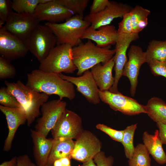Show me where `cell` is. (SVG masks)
I'll use <instances>...</instances> for the list:
<instances>
[{
  "label": "cell",
  "instance_id": "52a82bcc",
  "mask_svg": "<svg viewBox=\"0 0 166 166\" xmlns=\"http://www.w3.org/2000/svg\"><path fill=\"white\" fill-rule=\"evenodd\" d=\"M84 130L81 117L66 109L51 132L54 139L65 138L76 140Z\"/></svg>",
  "mask_w": 166,
  "mask_h": 166
},
{
  "label": "cell",
  "instance_id": "4fadbf2b",
  "mask_svg": "<svg viewBox=\"0 0 166 166\" xmlns=\"http://www.w3.org/2000/svg\"><path fill=\"white\" fill-rule=\"evenodd\" d=\"M139 38L138 34L119 35L115 44V53L113 56L115 72L114 83L109 91L113 93L119 92L118 84L122 76L123 70L127 60V51L131 43Z\"/></svg>",
  "mask_w": 166,
  "mask_h": 166
},
{
  "label": "cell",
  "instance_id": "74e56055",
  "mask_svg": "<svg viewBox=\"0 0 166 166\" xmlns=\"http://www.w3.org/2000/svg\"><path fill=\"white\" fill-rule=\"evenodd\" d=\"M108 0H94L90 9V14H95L104 10L109 4Z\"/></svg>",
  "mask_w": 166,
  "mask_h": 166
},
{
  "label": "cell",
  "instance_id": "277c9868",
  "mask_svg": "<svg viewBox=\"0 0 166 166\" xmlns=\"http://www.w3.org/2000/svg\"><path fill=\"white\" fill-rule=\"evenodd\" d=\"M45 24L49 27L56 36L57 45L67 44L73 47L82 42V36L90 26L83 17L77 15L73 16L63 23L47 22Z\"/></svg>",
  "mask_w": 166,
  "mask_h": 166
},
{
  "label": "cell",
  "instance_id": "f546056e",
  "mask_svg": "<svg viewBox=\"0 0 166 166\" xmlns=\"http://www.w3.org/2000/svg\"><path fill=\"white\" fill-rule=\"evenodd\" d=\"M60 4L77 15L83 18L84 12L87 7L89 0H56Z\"/></svg>",
  "mask_w": 166,
  "mask_h": 166
},
{
  "label": "cell",
  "instance_id": "4dcf8cb0",
  "mask_svg": "<svg viewBox=\"0 0 166 166\" xmlns=\"http://www.w3.org/2000/svg\"><path fill=\"white\" fill-rule=\"evenodd\" d=\"M0 103L1 105L7 107L23 108L16 98L8 91L5 86L0 89Z\"/></svg>",
  "mask_w": 166,
  "mask_h": 166
},
{
  "label": "cell",
  "instance_id": "5bb4252c",
  "mask_svg": "<svg viewBox=\"0 0 166 166\" xmlns=\"http://www.w3.org/2000/svg\"><path fill=\"white\" fill-rule=\"evenodd\" d=\"M128 60L124 67L122 76L127 77L130 84L131 96H135L138 82V76L141 65L146 62L145 52L139 46L132 45L128 53Z\"/></svg>",
  "mask_w": 166,
  "mask_h": 166
},
{
  "label": "cell",
  "instance_id": "d6a6232c",
  "mask_svg": "<svg viewBox=\"0 0 166 166\" xmlns=\"http://www.w3.org/2000/svg\"><path fill=\"white\" fill-rule=\"evenodd\" d=\"M148 64L152 73L154 76H161L166 78V61L152 60Z\"/></svg>",
  "mask_w": 166,
  "mask_h": 166
},
{
  "label": "cell",
  "instance_id": "44dd1931",
  "mask_svg": "<svg viewBox=\"0 0 166 166\" xmlns=\"http://www.w3.org/2000/svg\"><path fill=\"white\" fill-rule=\"evenodd\" d=\"M114 66L113 57L104 65L99 63L91 69V72L100 91L109 90L113 86L114 77L112 72Z\"/></svg>",
  "mask_w": 166,
  "mask_h": 166
},
{
  "label": "cell",
  "instance_id": "484cf974",
  "mask_svg": "<svg viewBox=\"0 0 166 166\" xmlns=\"http://www.w3.org/2000/svg\"><path fill=\"white\" fill-rule=\"evenodd\" d=\"M145 53L148 63L152 60L166 61V40H152L149 43Z\"/></svg>",
  "mask_w": 166,
  "mask_h": 166
},
{
  "label": "cell",
  "instance_id": "7a4b0ae2",
  "mask_svg": "<svg viewBox=\"0 0 166 166\" xmlns=\"http://www.w3.org/2000/svg\"><path fill=\"white\" fill-rule=\"evenodd\" d=\"M109 48L98 47L90 40L73 47V61L78 70L77 75L81 76L96 65L100 63L104 65L109 61L115 53V49Z\"/></svg>",
  "mask_w": 166,
  "mask_h": 166
},
{
  "label": "cell",
  "instance_id": "d590c367",
  "mask_svg": "<svg viewBox=\"0 0 166 166\" xmlns=\"http://www.w3.org/2000/svg\"><path fill=\"white\" fill-rule=\"evenodd\" d=\"M130 12L123 16L122 20L118 24V27L117 30L119 35L133 33Z\"/></svg>",
  "mask_w": 166,
  "mask_h": 166
},
{
  "label": "cell",
  "instance_id": "7bdbcfd3",
  "mask_svg": "<svg viewBox=\"0 0 166 166\" xmlns=\"http://www.w3.org/2000/svg\"><path fill=\"white\" fill-rule=\"evenodd\" d=\"M80 166H97L93 159L83 163Z\"/></svg>",
  "mask_w": 166,
  "mask_h": 166
},
{
  "label": "cell",
  "instance_id": "8d00e7d4",
  "mask_svg": "<svg viewBox=\"0 0 166 166\" xmlns=\"http://www.w3.org/2000/svg\"><path fill=\"white\" fill-rule=\"evenodd\" d=\"M93 160L97 166H112L114 163L113 158L111 156H106L103 151L98 153Z\"/></svg>",
  "mask_w": 166,
  "mask_h": 166
},
{
  "label": "cell",
  "instance_id": "1f68e13d",
  "mask_svg": "<svg viewBox=\"0 0 166 166\" xmlns=\"http://www.w3.org/2000/svg\"><path fill=\"white\" fill-rule=\"evenodd\" d=\"M16 74L14 67L10 61L0 57V79L13 78Z\"/></svg>",
  "mask_w": 166,
  "mask_h": 166
},
{
  "label": "cell",
  "instance_id": "ffe728a7",
  "mask_svg": "<svg viewBox=\"0 0 166 166\" xmlns=\"http://www.w3.org/2000/svg\"><path fill=\"white\" fill-rule=\"evenodd\" d=\"M30 131L36 164L37 166H45L52 147L53 138H47L35 130L30 129Z\"/></svg>",
  "mask_w": 166,
  "mask_h": 166
},
{
  "label": "cell",
  "instance_id": "ba28073f",
  "mask_svg": "<svg viewBox=\"0 0 166 166\" xmlns=\"http://www.w3.org/2000/svg\"><path fill=\"white\" fill-rule=\"evenodd\" d=\"M66 102L60 99L52 100L41 106L42 116L37 120L35 130L46 137L66 109Z\"/></svg>",
  "mask_w": 166,
  "mask_h": 166
},
{
  "label": "cell",
  "instance_id": "b9f144b4",
  "mask_svg": "<svg viewBox=\"0 0 166 166\" xmlns=\"http://www.w3.org/2000/svg\"><path fill=\"white\" fill-rule=\"evenodd\" d=\"M0 166H18L17 157L15 156L9 161L3 162Z\"/></svg>",
  "mask_w": 166,
  "mask_h": 166
},
{
  "label": "cell",
  "instance_id": "ac0fdd59",
  "mask_svg": "<svg viewBox=\"0 0 166 166\" xmlns=\"http://www.w3.org/2000/svg\"><path fill=\"white\" fill-rule=\"evenodd\" d=\"M0 110L4 114L7 121L8 133L6 138L3 150L10 151L16 131L22 125L27 121L26 113L23 108H11L0 105Z\"/></svg>",
  "mask_w": 166,
  "mask_h": 166
},
{
  "label": "cell",
  "instance_id": "603a6c76",
  "mask_svg": "<svg viewBox=\"0 0 166 166\" xmlns=\"http://www.w3.org/2000/svg\"><path fill=\"white\" fill-rule=\"evenodd\" d=\"M142 139L144 144L155 161L160 165L166 164V154L159 137V130H156L153 135L145 131Z\"/></svg>",
  "mask_w": 166,
  "mask_h": 166
},
{
  "label": "cell",
  "instance_id": "cb8c5ba5",
  "mask_svg": "<svg viewBox=\"0 0 166 166\" xmlns=\"http://www.w3.org/2000/svg\"><path fill=\"white\" fill-rule=\"evenodd\" d=\"M147 114L154 122L166 124V103L160 98L153 97L145 105Z\"/></svg>",
  "mask_w": 166,
  "mask_h": 166
},
{
  "label": "cell",
  "instance_id": "d6986e66",
  "mask_svg": "<svg viewBox=\"0 0 166 166\" xmlns=\"http://www.w3.org/2000/svg\"><path fill=\"white\" fill-rule=\"evenodd\" d=\"M118 36L117 30L115 26L109 25L101 27L97 29H94L89 26L81 39L93 41L97 46L105 48L115 45Z\"/></svg>",
  "mask_w": 166,
  "mask_h": 166
},
{
  "label": "cell",
  "instance_id": "2e32d148",
  "mask_svg": "<svg viewBox=\"0 0 166 166\" xmlns=\"http://www.w3.org/2000/svg\"><path fill=\"white\" fill-rule=\"evenodd\" d=\"M59 75L63 79L76 85L77 90L89 103L97 105L100 103L101 100L99 93V89L89 70L85 71L82 75L78 77L66 76L62 73Z\"/></svg>",
  "mask_w": 166,
  "mask_h": 166
},
{
  "label": "cell",
  "instance_id": "836d02e7",
  "mask_svg": "<svg viewBox=\"0 0 166 166\" xmlns=\"http://www.w3.org/2000/svg\"><path fill=\"white\" fill-rule=\"evenodd\" d=\"M97 129L109 136L113 140L121 143L124 134V130H118L103 124H98L96 125Z\"/></svg>",
  "mask_w": 166,
  "mask_h": 166
},
{
  "label": "cell",
  "instance_id": "6da1fadb",
  "mask_svg": "<svg viewBox=\"0 0 166 166\" xmlns=\"http://www.w3.org/2000/svg\"><path fill=\"white\" fill-rule=\"evenodd\" d=\"M26 85L38 93L58 96L62 100L67 98L72 100L76 96L74 85L63 79L59 74L46 72L39 69L33 70L27 74Z\"/></svg>",
  "mask_w": 166,
  "mask_h": 166
},
{
  "label": "cell",
  "instance_id": "30bf717a",
  "mask_svg": "<svg viewBox=\"0 0 166 166\" xmlns=\"http://www.w3.org/2000/svg\"><path fill=\"white\" fill-rule=\"evenodd\" d=\"M40 22L34 14H19L13 11L2 27L6 30L25 41Z\"/></svg>",
  "mask_w": 166,
  "mask_h": 166
},
{
  "label": "cell",
  "instance_id": "9c48e42d",
  "mask_svg": "<svg viewBox=\"0 0 166 166\" xmlns=\"http://www.w3.org/2000/svg\"><path fill=\"white\" fill-rule=\"evenodd\" d=\"M100 100L108 105L115 111L133 116L141 113H146L145 105L140 104L136 100L124 95L120 92L113 93L109 90H99Z\"/></svg>",
  "mask_w": 166,
  "mask_h": 166
},
{
  "label": "cell",
  "instance_id": "8992f818",
  "mask_svg": "<svg viewBox=\"0 0 166 166\" xmlns=\"http://www.w3.org/2000/svg\"><path fill=\"white\" fill-rule=\"evenodd\" d=\"M24 42L29 51L40 63L57 44L56 36L45 24L38 25Z\"/></svg>",
  "mask_w": 166,
  "mask_h": 166
},
{
  "label": "cell",
  "instance_id": "60d3db41",
  "mask_svg": "<svg viewBox=\"0 0 166 166\" xmlns=\"http://www.w3.org/2000/svg\"><path fill=\"white\" fill-rule=\"evenodd\" d=\"M71 159L69 157H64L56 160L53 166H71Z\"/></svg>",
  "mask_w": 166,
  "mask_h": 166
},
{
  "label": "cell",
  "instance_id": "4316f807",
  "mask_svg": "<svg viewBox=\"0 0 166 166\" xmlns=\"http://www.w3.org/2000/svg\"><path fill=\"white\" fill-rule=\"evenodd\" d=\"M149 155L144 144H138L135 147L132 157L128 159V166H151Z\"/></svg>",
  "mask_w": 166,
  "mask_h": 166
},
{
  "label": "cell",
  "instance_id": "f35d334b",
  "mask_svg": "<svg viewBox=\"0 0 166 166\" xmlns=\"http://www.w3.org/2000/svg\"><path fill=\"white\" fill-rule=\"evenodd\" d=\"M18 166H37L27 154L20 155L17 157Z\"/></svg>",
  "mask_w": 166,
  "mask_h": 166
},
{
  "label": "cell",
  "instance_id": "ee69618b",
  "mask_svg": "<svg viewBox=\"0 0 166 166\" xmlns=\"http://www.w3.org/2000/svg\"><path fill=\"white\" fill-rule=\"evenodd\" d=\"M52 0H39V4H44L50 2Z\"/></svg>",
  "mask_w": 166,
  "mask_h": 166
},
{
  "label": "cell",
  "instance_id": "7c38bea8",
  "mask_svg": "<svg viewBox=\"0 0 166 166\" xmlns=\"http://www.w3.org/2000/svg\"><path fill=\"white\" fill-rule=\"evenodd\" d=\"M132 9L126 4L110 1L109 5L102 11L95 14H89L84 19L90 24V27L97 29L101 27L110 25L115 18H122Z\"/></svg>",
  "mask_w": 166,
  "mask_h": 166
},
{
  "label": "cell",
  "instance_id": "7402d4cb",
  "mask_svg": "<svg viewBox=\"0 0 166 166\" xmlns=\"http://www.w3.org/2000/svg\"><path fill=\"white\" fill-rule=\"evenodd\" d=\"M75 141L71 138L53 139L52 148L45 166H53L56 160L64 157L71 159Z\"/></svg>",
  "mask_w": 166,
  "mask_h": 166
},
{
  "label": "cell",
  "instance_id": "e575fe53",
  "mask_svg": "<svg viewBox=\"0 0 166 166\" xmlns=\"http://www.w3.org/2000/svg\"><path fill=\"white\" fill-rule=\"evenodd\" d=\"M12 10L11 1L0 0V28L5 23Z\"/></svg>",
  "mask_w": 166,
  "mask_h": 166
},
{
  "label": "cell",
  "instance_id": "5b68a950",
  "mask_svg": "<svg viewBox=\"0 0 166 166\" xmlns=\"http://www.w3.org/2000/svg\"><path fill=\"white\" fill-rule=\"evenodd\" d=\"M72 48L67 44L56 45L40 63L39 69L59 74L73 73L77 68L73 61Z\"/></svg>",
  "mask_w": 166,
  "mask_h": 166
},
{
  "label": "cell",
  "instance_id": "f6af8a7d",
  "mask_svg": "<svg viewBox=\"0 0 166 166\" xmlns=\"http://www.w3.org/2000/svg\"></svg>",
  "mask_w": 166,
  "mask_h": 166
},
{
  "label": "cell",
  "instance_id": "83f0119b",
  "mask_svg": "<svg viewBox=\"0 0 166 166\" xmlns=\"http://www.w3.org/2000/svg\"><path fill=\"white\" fill-rule=\"evenodd\" d=\"M137 124H132L128 126L124 130L123 136L121 142L124 147L126 157L130 159L133 155L135 147L133 144V138Z\"/></svg>",
  "mask_w": 166,
  "mask_h": 166
},
{
  "label": "cell",
  "instance_id": "3957f363",
  "mask_svg": "<svg viewBox=\"0 0 166 166\" xmlns=\"http://www.w3.org/2000/svg\"><path fill=\"white\" fill-rule=\"evenodd\" d=\"M4 83L8 91L16 98L24 109L27 125L30 126L40 115V108L48 101L49 95L33 90L20 80L15 82L5 81Z\"/></svg>",
  "mask_w": 166,
  "mask_h": 166
},
{
  "label": "cell",
  "instance_id": "8fae6325",
  "mask_svg": "<svg viewBox=\"0 0 166 166\" xmlns=\"http://www.w3.org/2000/svg\"><path fill=\"white\" fill-rule=\"evenodd\" d=\"M102 143L91 132L84 130L75 141L71 159L83 163L91 159L101 151Z\"/></svg>",
  "mask_w": 166,
  "mask_h": 166
},
{
  "label": "cell",
  "instance_id": "e0dca14e",
  "mask_svg": "<svg viewBox=\"0 0 166 166\" xmlns=\"http://www.w3.org/2000/svg\"><path fill=\"white\" fill-rule=\"evenodd\" d=\"M72 11L59 3L56 0H52L44 4H39L37 6L34 15L40 22L58 23L66 21L74 15Z\"/></svg>",
  "mask_w": 166,
  "mask_h": 166
},
{
  "label": "cell",
  "instance_id": "f1b7e54d",
  "mask_svg": "<svg viewBox=\"0 0 166 166\" xmlns=\"http://www.w3.org/2000/svg\"><path fill=\"white\" fill-rule=\"evenodd\" d=\"M39 3V0H13L11 1L12 9L15 12L32 14H34Z\"/></svg>",
  "mask_w": 166,
  "mask_h": 166
},
{
  "label": "cell",
  "instance_id": "d4e9b609",
  "mask_svg": "<svg viewBox=\"0 0 166 166\" xmlns=\"http://www.w3.org/2000/svg\"><path fill=\"white\" fill-rule=\"evenodd\" d=\"M130 12L132 33L139 34L148 25V17L150 14V11L137 5Z\"/></svg>",
  "mask_w": 166,
  "mask_h": 166
},
{
  "label": "cell",
  "instance_id": "9a60e30c",
  "mask_svg": "<svg viewBox=\"0 0 166 166\" xmlns=\"http://www.w3.org/2000/svg\"><path fill=\"white\" fill-rule=\"evenodd\" d=\"M28 51L24 41L0 28V56L11 62L24 57Z\"/></svg>",
  "mask_w": 166,
  "mask_h": 166
},
{
  "label": "cell",
  "instance_id": "ab89813d",
  "mask_svg": "<svg viewBox=\"0 0 166 166\" xmlns=\"http://www.w3.org/2000/svg\"><path fill=\"white\" fill-rule=\"evenodd\" d=\"M159 129V136L163 144H166V124L156 123Z\"/></svg>",
  "mask_w": 166,
  "mask_h": 166
}]
</instances>
